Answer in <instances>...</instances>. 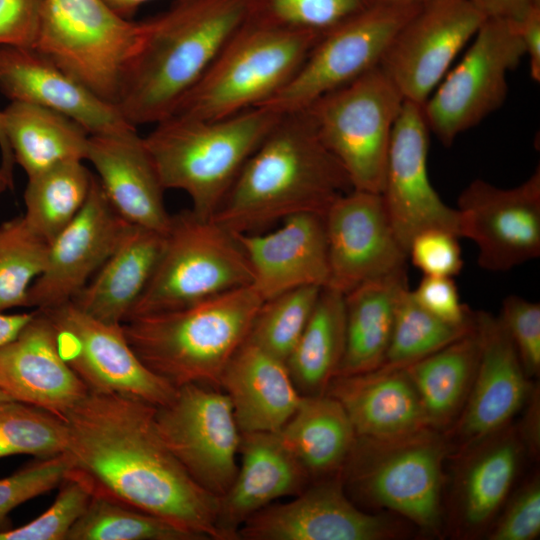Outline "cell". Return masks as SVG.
Here are the masks:
<instances>
[{"label":"cell","instance_id":"obj_1","mask_svg":"<svg viewBox=\"0 0 540 540\" xmlns=\"http://www.w3.org/2000/svg\"><path fill=\"white\" fill-rule=\"evenodd\" d=\"M62 418L67 473L92 495L158 516L200 540H220L219 498L196 483L168 449L156 427L154 405L88 391Z\"/></svg>","mask_w":540,"mask_h":540},{"label":"cell","instance_id":"obj_2","mask_svg":"<svg viewBox=\"0 0 540 540\" xmlns=\"http://www.w3.org/2000/svg\"><path fill=\"white\" fill-rule=\"evenodd\" d=\"M351 182L306 110L280 114L211 217L235 234L258 233L300 213L325 214Z\"/></svg>","mask_w":540,"mask_h":540},{"label":"cell","instance_id":"obj_3","mask_svg":"<svg viewBox=\"0 0 540 540\" xmlns=\"http://www.w3.org/2000/svg\"><path fill=\"white\" fill-rule=\"evenodd\" d=\"M249 0H175L143 22L117 107L133 126L169 117L247 19Z\"/></svg>","mask_w":540,"mask_h":540},{"label":"cell","instance_id":"obj_4","mask_svg":"<svg viewBox=\"0 0 540 540\" xmlns=\"http://www.w3.org/2000/svg\"><path fill=\"white\" fill-rule=\"evenodd\" d=\"M263 300L250 286L182 308L122 324L133 351L175 388L198 383L219 388L230 359L246 341Z\"/></svg>","mask_w":540,"mask_h":540},{"label":"cell","instance_id":"obj_5","mask_svg":"<svg viewBox=\"0 0 540 540\" xmlns=\"http://www.w3.org/2000/svg\"><path fill=\"white\" fill-rule=\"evenodd\" d=\"M279 116L264 106L218 119L172 115L143 140L164 189L185 192L191 210L211 218Z\"/></svg>","mask_w":540,"mask_h":540},{"label":"cell","instance_id":"obj_6","mask_svg":"<svg viewBox=\"0 0 540 540\" xmlns=\"http://www.w3.org/2000/svg\"><path fill=\"white\" fill-rule=\"evenodd\" d=\"M452 445L442 431L425 428L385 440L356 438L341 470L347 493L396 512L423 532L443 522L444 462Z\"/></svg>","mask_w":540,"mask_h":540},{"label":"cell","instance_id":"obj_7","mask_svg":"<svg viewBox=\"0 0 540 540\" xmlns=\"http://www.w3.org/2000/svg\"><path fill=\"white\" fill-rule=\"evenodd\" d=\"M320 37L247 17L172 115L218 119L265 104L291 80Z\"/></svg>","mask_w":540,"mask_h":540},{"label":"cell","instance_id":"obj_8","mask_svg":"<svg viewBox=\"0 0 540 540\" xmlns=\"http://www.w3.org/2000/svg\"><path fill=\"white\" fill-rule=\"evenodd\" d=\"M251 283L237 235L213 218L184 210L171 215L154 274L128 319L189 306Z\"/></svg>","mask_w":540,"mask_h":540},{"label":"cell","instance_id":"obj_9","mask_svg":"<svg viewBox=\"0 0 540 540\" xmlns=\"http://www.w3.org/2000/svg\"><path fill=\"white\" fill-rule=\"evenodd\" d=\"M142 31L104 0H44L32 48L117 106Z\"/></svg>","mask_w":540,"mask_h":540},{"label":"cell","instance_id":"obj_10","mask_svg":"<svg viewBox=\"0 0 540 540\" xmlns=\"http://www.w3.org/2000/svg\"><path fill=\"white\" fill-rule=\"evenodd\" d=\"M404 101L378 66L305 109L353 189L381 193L391 135Z\"/></svg>","mask_w":540,"mask_h":540},{"label":"cell","instance_id":"obj_11","mask_svg":"<svg viewBox=\"0 0 540 540\" xmlns=\"http://www.w3.org/2000/svg\"><path fill=\"white\" fill-rule=\"evenodd\" d=\"M524 56L518 24L486 18L461 61L422 105L429 131L449 147L458 135L496 111L507 96L508 73Z\"/></svg>","mask_w":540,"mask_h":540},{"label":"cell","instance_id":"obj_12","mask_svg":"<svg viewBox=\"0 0 540 540\" xmlns=\"http://www.w3.org/2000/svg\"><path fill=\"white\" fill-rule=\"evenodd\" d=\"M422 5L377 2L323 34L291 80L261 106L279 114L305 110L378 67L395 35Z\"/></svg>","mask_w":540,"mask_h":540},{"label":"cell","instance_id":"obj_13","mask_svg":"<svg viewBox=\"0 0 540 540\" xmlns=\"http://www.w3.org/2000/svg\"><path fill=\"white\" fill-rule=\"evenodd\" d=\"M158 432L202 488L221 497L238 471L241 432L228 396L217 387L191 383L155 406Z\"/></svg>","mask_w":540,"mask_h":540},{"label":"cell","instance_id":"obj_14","mask_svg":"<svg viewBox=\"0 0 540 540\" xmlns=\"http://www.w3.org/2000/svg\"><path fill=\"white\" fill-rule=\"evenodd\" d=\"M50 319L63 359L88 391L166 404L176 388L153 373L128 343L122 324L98 320L71 301L43 310Z\"/></svg>","mask_w":540,"mask_h":540},{"label":"cell","instance_id":"obj_15","mask_svg":"<svg viewBox=\"0 0 540 540\" xmlns=\"http://www.w3.org/2000/svg\"><path fill=\"white\" fill-rule=\"evenodd\" d=\"M486 17L469 0H433L403 25L380 68L405 100L423 105Z\"/></svg>","mask_w":540,"mask_h":540},{"label":"cell","instance_id":"obj_16","mask_svg":"<svg viewBox=\"0 0 540 540\" xmlns=\"http://www.w3.org/2000/svg\"><path fill=\"white\" fill-rule=\"evenodd\" d=\"M460 237L478 249L488 271H508L540 255V169L518 186L473 180L459 195Z\"/></svg>","mask_w":540,"mask_h":540},{"label":"cell","instance_id":"obj_17","mask_svg":"<svg viewBox=\"0 0 540 540\" xmlns=\"http://www.w3.org/2000/svg\"><path fill=\"white\" fill-rule=\"evenodd\" d=\"M329 281L343 294L406 270L408 255L391 225L380 193L351 189L324 214Z\"/></svg>","mask_w":540,"mask_h":540},{"label":"cell","instance_id":"obj_18","mask_svg":"<svg viewBox=\"0 0 540 540\" xmlns=\"http://www.w3.org/2000/svg\"><path fill=\"white\" fill-rule=\"evenodd\" d=\"M386 516L366 513L345 490L341 471L314 480L292 500L270 504L239 529L244 540H386L399 535Z\"/></svg>","mask_w":540,"mask_h":540},{"label":"cell","instance_id":"obj_19","mask_svg":"<svg viewBox=\"0 0 540 540\" xmlns=\"http://www.w3.org/2000/svg\"><path fill=\"white\" fill-rule=\"evenodd\" d=\"M429 132L422 106L405 100L393 127L380 194L406 252L426 229H445L460 238L457 209L441 200L428 176Z\"/></svg>","mask_w":540,"mask_h":540},{"label":"cell","instance_id":"obj_20","mask_svg":"<svg viewBox=\"0 0 540 540\" xmlns=\"http://www.w3.org/2000/svg\"><path fill=\"white\" fill-rule=\"evenodd\" d=\"M131 225L114 210L93 175L84 206L49 243L45 269L28 291V307L43 311L72 301Z\"/></svg>","mask_w":540,"mask_h":540},{"label":"cell","instance_id":"obj_21","mask_svg":"<svg viewBox=\"0 0 540 540\" xmlns=\"http://www.w3.org/2000/svg\"><path fill=\"white\" fill-rule=\"evenodd\" d=\"M481 352L465 405L447 436L462 451L510 424L533 393L516 349L499 317L478 311Z\"/></svg>","mask_w":540,"mask_h":540},{"label":"cell","instance_id":"obj_22","mask_svg":"<svg viewBox=\"0 0 540 540\" xmlns=\"http://www.w3.org/2000/svg\"><path fill=\"white\" fill-rule=\"evenodd\" d=\"M0 91L10 101L35 104L65 115L89 135L136 129L116 105L98 97L33 48L0 46Z\"/></svg>","mask_w":540,"mask_h":540},{"label":"cell","instance_id":"obj_23","mask_svg":"<svg viewBox=\"0 0 540 540\" xmlns=\"http://www.w3.org/2000/svg\"><path fill=\"white\" fill-rule=\"evenodd\" d=\"M252 272L251 286L262 298L329 281L324 214L300 213L268 233L236 234Z\"/></svg>","mask_w":540,"mask_h":540},{"label":"cell","instance_id":"obj_24","mask_svg":"<svg viewBox=\"0 0 540 540\" xmlns=\"http://www.w3.org/2000/svg\"><path fill=\"white\" fill-rule=\"evenodd\" d=\"M0 389L13 400L60 417L88 389L63 359L55 329L40 310L21 331L0 348Z\"/></svg>","mask_w":540,"mask_h":540},{"label":"cell","instance_id":"obj_25","mask_svg":"<svg viewBox=\"0 0 540 540\" xmlns=\"http://www.w3.org/2000/svg\"><path fill=\"white\" fill-rule=\"evenodd\" d=\"M239 455L235 479L219 497L220 540H238L239 529L251 516L279 498L299 494L311 483L277 433H241Z\"/></svg>","mask_w":540,"mask_h":540},{"label":"cell","instance_id":"obj_26","mask_svg":"<svg viewBox=\"0 0 540 540\" xmlns=\"http://www.w3.org/2000/svg\"><path fill=\"white\" fill-rule=\"evenodd\" d=\"M86 160L114 210L128 223L166 233L171 220L161 184L143 137L136 129L90 135Z\"/></svg>","mask_w":540,"mask_h":540},{"label":"cell","instance_id":"obj_27","mask_svg":"<svg viewBox=\"0 0 540 540\" xmlns=\"http://www.w3.org/2000/svg\"><path fill=\"white\" fill-rule=\"evenodd\" d=\"M526 448L510 424L459 451L453 487V517L457 530L473 536L494 521L516 480Z\"/></svg>","mask_w":540,"mask_h":540},{"label":"cell","instance_id":"obj_28","mask_svg":"<svg viewBox=\"0 0 540 540\" xmlns=\"http://www.w3.org/2000/svg\"><path fill=\"white\" fill-rule=\"evenodd\" d=\"M241 433H277L298 407L286 362L248 339L230 359L219 379Z\"/></svg>","mask_w":540,"mask_h":540},{"label":"cell","instance_id":"obj_29","mask_svg":"<svg viewBox=\"0 0 540 540\" xmlns=\"http://www.w3.org/2000/svg\"><path fill=\"white\" fill-rule=\"evenodd\" d=\"M326 394L340 402L359 438L393 439L429 428L404 369L336 376Z\"/></svg>","mask_w":540,"mask_h":540},{"label":"cell","instance_id":"obj_30","mask_svg":"<svg viewBox=\"0 0 540 540\" xmlns=\"http://www.w3.org/2000/svg\"><path fill=\"white\" fill-rule=\"evenodd\" d=\"M164 240V233L131 225L95 276L71 302L98 320L123 324L154 274Z\"/></svg>","mask_w":540,"mask_h":540},{"label":"cell","instance_id":"obj_31","mask_svg":"<svg viewBox=\"0 0 540 540\" xmlns=\"http://www.w3.org/2000/svg\"><path fill=\"white\" fill-rule=\"evenodd\" d=\"M406 270L363 283L344 294L345 348L336 376L378 369L387 354Z\"/></svg>","mask_w":540,"mask_h":540},{"label":"cell","instance_id":"obj_32","mask_svg":"<svg viewBox=\"0 0 540 540\" xmlns=\"http://www.w3.org/2000/svg\"><path fill=\"white\" fill-rule=\"evenodd\" d=\"M277 434L311 480L339 473L357 438L343 406L326 393L302 396Z\"/></svg>","mask_w":540,"mask_h":540},{"label":"cell","instance_id":"obj_33","mask_svg":"<svg viewBox=\"0 0 540 540\" xmlns=\"http://www.w3.org/2000/svg\"><path fill=\"white\" fill-rule=\"evenodd\" d=\"M1 113L5 140L27 177L65 161L86 160L90 135L71 118L21 101H11Z\"/></svg>","mask_w":540,"mask_h":540},{"label":"cell","instance_id":"obj_34","mask_svg":"<svg viewBox=\"0 0 540 540\" xmlns=\"http://www.w3.org/2000/svg\"><path fill=\"white\" fill-rule=\"evenodd\" d=\"M476 316V313H475ZM481 352L474 328L433 354L404 368L419 396L429 427H452L468 398Z\"/></svg>","mask_w":540,"mask_h":540},{"label":"cell","instance_id":"obj_35","mask_svg":"<svg viewBox=\"0 0 540 540\" xmlns=\"http://www.w3.org/2000/svg\"><path fill=\"white\" fill-rule=\"evenodd\" d=\"M345 348V297L323 287L286 366L302 396L326 393L336 377Z\"/></svg>","mask_w":540,"mask_h":540},{"label":"cell","instance_id":"obj_36","mask_svg":"<svg viewBox=\"0 0 540 540\" xmlns=\"http://www.w3.org/2000/svg\"><path fill=\"white\" fill-rule=\"evenodd\" d=\"M92 180L82 160L65 161L28 177L24 219L50 243L82 209Z\"/></svg>","mask_w":540,"mask_h":540},{"label":"cell","instance_id":"obj_37","mask_svg":"<svg viewBox=\"0 0 540 540\" xmlns=\"http://www.w3.org/2000/svg\"><path fill=\"white\" fill-rule=\"evenodd\" d=\"M473 318L465 323L444 321L425 310L408 287L401 293L395 311L390 345L378 370L404 369L433 354L471 331Z\"/></svg>","mask_w":540,"mask_h":540},{"label":"cell","instance_id":"obj_38","mask_svg":"<svg viewBox=\"0 0 540 540\" xmlns=\"http://www.w3.org/2000/svg\"><path fill=\"white\" fill-rule=\"evenodd\" d=\"M66 540H200L153 514L111 498L92 495Z\"/></svg>","mask_w":540,"mask_h":540},{"label":"cell","instance_id":"obj_39","mask_svg":"<svg viewBox=\"0 0 540 540\" xmlns=\"http://www.w3.org/2000/svg\"><path fill=\"white\" fill-rule=\"evenodd\" d=\"M49 243L17 216L0 225V311L28 307V291L44 271Z\"/></svg>","mask_w":540,"mask_h":540},{"label":"cell","instance_id":"obj_40","mask_svg":"<svg viewBox=\"0 0 540 540\" xmlns=\"http://www.w3.org/2000/svg\"><path fill=\"white\" fill-rule=\"evenodd\" d=\"M67 439L62 417L16 400L0 405V458L19 454L56 456L65 452Z\"/></svg>","mask_w":540,"mask_h":540},{"label":"cell","instance_id":"obj_41","mask_svg":"<svg viewBox=\"0 0 540 540\" xmlns=\"http://www.w3.org/2000/svg\"><path fill=\"white\" fill-rule=\"evenodd\" d=\"M321 289L305 286L264 300L247 339L286 362L312 314Z\"/></svg>","mask_w":540,"mask_h":540},{"label":"cell","instance_id":"obj_42","mask_svg":"<svg viewBox=\"0 0 540 540\" xmlns=\"http://www.w3.org/2000/svg\"><path fill=\"white\" fill-rule=\"evenodd\" d=\"M376 3L374 0H249L248 17L319 36Z\"/></svg>","mask_w":540,"mask_h":540},{"label":"cell","instance_id":"obj_43","mask_svg":"<svg viewBox=\"0 0 540 540\" xmlns=\"http://www.w3.org/2000/svg\"><path fill=\"white\" fill-rule=\"evenodd\" d=\"M52 505L31 522L0 531V540H66L85 510L92 493L84 482L66 474Z\"/></svg>","mask_w":540,"mask_h":540},{"label":"cell","instance_id":"obj_44","mask_svg":"<svg viewBox=\"0 0 540 540\" xmlns=\"http://www.w3.org/2000/svg\"><path fill=\"white\" fill-rule=\"evenodd\" d=\"M69 470L65 454L38 458L0 479V531L12 527L9 514L19 505L59 486Z\"/></svg>","mask_w":540,"mask_h":540},{"label":"cell","instance_id":"obj_45","mask_svg":"<svg viewBox=\"0 0 540 540\" xmlns=\"http://www.w3.org/2000/svg\"><path fill=\"white\" fill-rule=\"evenodd\" d=\"M499 319L505 327L526 375L540 372V304L517 295L507 296Z\"/></svg>","mask_w":540,"mask_h":540},{"label":"cell","instance_id":"obj_46","mask_svg":"<svg viewBox=\"0 0 540 540\" xmlns=\"http://www.w3.org/2000/svg\"><path fill=\"white\" fill-rule=\"evenodd\" d=\"M459 237L448 230L430 228L416 234L407 255L424 276L453 277L463 266Z\"/></svg>","mask_w":540,"mask_h":540},{"label":"cell","instance_id":"obj_47","mask_svg":"<svg viewBox=\"0 0 540 540\" xmlns=\"http://www.w3.org/2000/svg\"><path fill=\"white\" fill-rule=\"evenodd\" d=\"M540 535V481L534 476L511 498L490 530V540H534Z\"/></svg>","mask_w":540,"mask_h":540},{"label":"cell","instance_id":"obj_48","mask_svg":"<svg viewBox=\"0 0 540 540\" xmlns=\"http://www.w3.org/2000/svg\"><path fill=\"white\" fill-rule=\"evenodd\" d=\"M44 0H0V46L32 48Z\"/></svg>","mask_w":540,"mask_h":540},{"label":"cell","instance_id":"obj_49","mask_svg":"<svg viewBox=\"0 0 540 540\" xmlns=\"http://www.w3.org/2000/svg\"><path fill=\"white\" fill-rule=\"evenodd\" d=\"M412 293L425 310L444 321L460 324L473 318L474 312L461 303L452 277L424 276Z\"/></svg>","mask_w":540,"mask_h":540},{"label":"cell","instance_id":"obj_50","mask_svg":"<svg viewBox=\"0 0 540 540\" xmlns=\"http://www.w3.org/2000/svg\"><path fill=\"white\" fill-rule=\"evenodd\" d=\"M486 18H499L516 23L540 7V0H469Z\"/></svg>","mask_w":540,"mask_h":540},{"label":"cell","instance_id":"obj_51","mask_svg":"<svg viewBox=\"0 0 540 540\" xmlns=\"http://www.w3.org/2000/svg\"><path fill=\"white\" fill-rule=\"evenodd\" d=\"M518 24L525 55L529 59L530 76L540 82V7L532 10Z\"/></svg>","mask_w":540,"mask_h":540},{"label":"cell","instance_id":"obj_52","mask_svg":"<svg viewBox=\"0 0 540 540\" xmlns=\"http://www.w3.org/2000/svg\"><path fill=\"white\" fill-rule=\"evenodd\" d=\"M35 310L22 313L0 311V348L10 342L30 321Z\"/></svg>","mask_w":540,"mask_h":540},{"label":"cell","instance_id":"obj_53","mask_svg":"<svg viewBox=\"0 0 540 540\" xmlns=\"http://www.w3.org/2000/svg\"><path fill=\"white\" fill-rule=\"evenodd\" d=\"M104 1L118 14L127 18L131 16L142 4L151 0H104Z\"/></svg>","mask_w":540,"mask_h":540},{"label":"cell","instance_id":"obj_54","mask_svg":"<svg viewBox=\"0 0 540 540\" xmlns=\"http://www.w3.org/2000/svg\"><path fill=\"white\" fill-rule=\"evenodd\" d=\"M0 151H1V167L13 171L14 158L10 147L8 146L2 128V113L0 110Z\"/></svg>","mask_w":540,"mask_h":540},{"label":"cell","instance_id":"obj_55","mask_svg":"<svg viewBox=\"0 0 540 540\" xmlns=\"http://www.w3.org/2000/svg\"><path fill=\"white\" fill-rule=\"evenodd\" d=\"M13 185V173L0 167V194Z\"/></svg>","mask_w":540,"mask_h":540},{"label":"cell","instance_id":"obj_56","mask_svg":"<svg viewBox=\"0 0 540 540\" xmlns=\"http://www.w3.org/2000/svg\"><path fill=\"white\" fill-rule=\"evenodd\" d=\"M376 3H394V4H425L433 0H374Z\"/></svg>","mask_w":540,"mask_h":540},{"label":"cell","instance_id":"obj_57","mask_svg":"<svg viewBox=\"0 0 540 540\" xmlns=\"http://www.w3.org/2000/svg\"><path fill=\"white\" fill-rule=\"evenodd\" d=\"M13 400L8 394L0 389V405Z\"/></svg>","mask_w":540,"mask_h":540}]
</instances>
